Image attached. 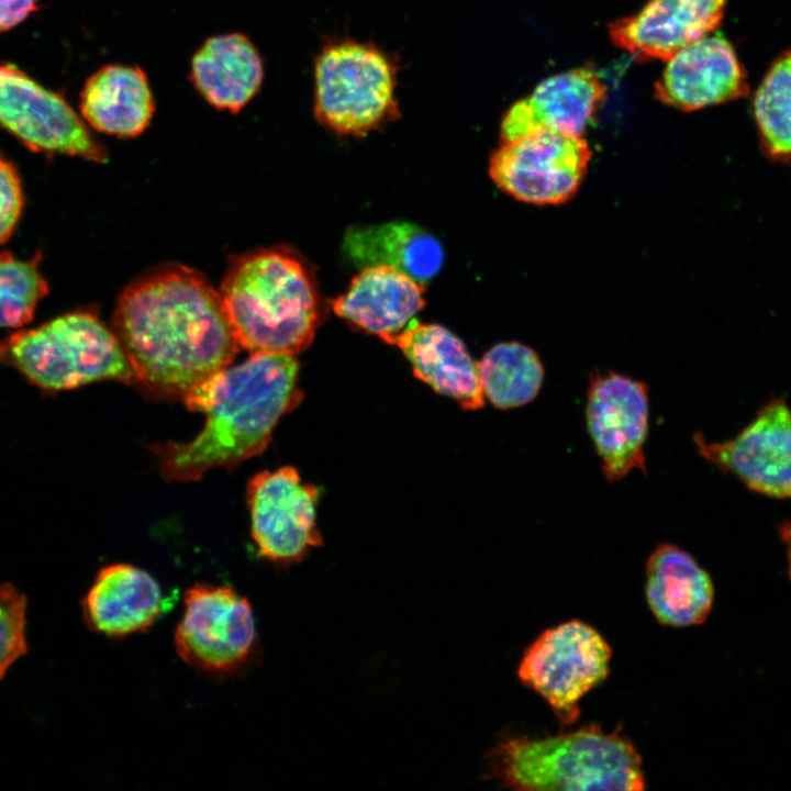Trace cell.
Wrapping results in <instances>:
<instances>
[{
    "label": "cell",
    "instance_id": "1",
    "mask_svg": "<svg viewBox=\"0 0 791 791\" xmlns=\"http://www.w3.org/2000/svg\"><path fill=\"white\" fill-rule=\"evenodd\" d=\"M111 330L134 382L159 398H180L230 366L239 344L221 296L198 271L171 265L132 282Z\"/></svg>",
    "mask_w": 791,
    "mask_h": 791
},
{
    "label": "cell",
    "instance_id": "5",
    "mask_svg": "<svg viewBox=\"0 0 791 791\" xmlns=\"http://www.w3.org/2000/svg\"><path fill=\"white\" fill-rule=\"evenodd\" d=\"M0 363L47 391L99 380L134 382L115 334L88 310L70 312L8 336L0 342Z\"/></svg>",
    "mask_w": 791,
    "mask_h": 791
},
{
    "label": "cell",
    "instance_id": "12",
    "mask_svg": "<svg viewBox=\"0 0 791 791\" xmlns=\"http://www.w3.org/2000/svg\"><path fill=\"white\" fill-rule=\"evenodd\" d=\"M252 536L264 558L290 565L323 541L316 527L319 489L290 466L256 474L247 484Z\"/></svg>",
    "mask_w": 791,
    "mask_h": 791
},
{
    "label": "cell",
    "instance_id": "9",
    "mask_svg": "<svg viewBox=\"0 0 791 791\" xmlns=\"http://www.w3.org/2000/svg\"><path fill=\"white\" fill-rule=\"evenodd\" d=\"M590 157L581 135L542 130L502 142L491 156L489 172L517 200L557 204L577 192Z\"/></svg>",
    "mask_w": 791,
    "mask_h": 791
},
{
    "label": "cell",
    "instance_id": "4",
    "mask_svg": "<svg viewBox=\"0 0 791 791\" xmlns=\"http://www.w3.org/2000/svg\"><path fill=\"white\" fill-rule=\"evenodd\" d=\"M486 779L513 790H643L642 758L599 725L544 737L503 736L486 755Z\"/></svg>",
    "mask_w": 791,
    "mask_h": 791
},
{
    "label": "cell",
    "instance_id": "7",
    "mask_svg": "<svg viewBox=\"0 0 791 791\" xmlns=\"http://www.w3.org/2000/svg\"><path fill=\"white\" fill-rule=\"evenodd\" d=\"M612 649L591 625L571 620L544 631L524 651L517 677L553 709L561 724L580 714L579 701L609 675Z\"/></svg>",
    "mask_w": 791,
    "mask_h": 791
},
{
    "label": "cell",
    "instance_id": "22",
    "mask_svg": "<svg viewBox=\"0 0 791 791\" xmlns=\"http://www.w3.org/2000/svg\"><path fill=\"white\" fill-rule=\"evenodd\" d=\"M79 107L83 120L93 129L118 137H134L148 127L155 98L141 67L107 64L86 80Z\"/></svg>",
    "mask_w": 791,
    "mask_h": 791
},
{
    "label": "cell",
    "instance_id": "28",
    "mask_svg": "<svg viewBox=\"0 0 791 791\" xmlns=\"http://www.w3.org/2000/svg\"><path fill=\"white\" fill-rule=\"evenodd\" d=\"M23 209L20 177L11 163L0 156V244L14 231Z\"/></svg>",
    "mask_w": 791,
    "mask_h": 791
},
{
    "label": "cell",
    "instance_id": "3",
    "mask_svg": "<svg viewBox=\"0 0 791 791\" xmlns=\"http://www.w3.org/2000/svg\"><path fill=\"white\" fill-rule=\"evenodd\" d=\"M241 347L252 354L303 352L317 324V293L298 255L282 247L235 258L219 291Z\"/></svg>",
    "mask_w": 791,
    "mask_h": 791
},
{
    "label": "cell",
    "instance_id": "29",
    "mask_svg": "<svg viewBox=\"0 0 791 791\" xmlns=\"http://www.w3.org/2000/svg\"><path fill=\"white\" fill-rule=\"evenodd\" d=\"M40 0H0V33L24 21L37 9Z\"/></svg>",
    "mask_w": 791,
    "mask_h": 791
},
{
    "label": "cell",
    "instance_id": "30",
    "mask_svg": "<svg viewBox=\"0 0 791 791\" xmlns=\"http://www.w3.org/2000/svg\"><path fill=\"white\" fill-rule=\"evenodd\" d=\"M783 535H784L786 543L788 545V555H789L790 575H791V526L784 528Z\"/></svg>",
    "mask_w": 791,
    "mask_h": 791
},
{
    "label": "cell",
    "instance_id": "17",
    "mask_svg": "<svg viewBox=\"0 0 791 791\" xmlns=\"http://www.w3.org/2000/svg\"><path fill=\"white\" fill-rule=\"evenodd\" d=\"M422 283L387 266L364 267L346 292L333 303L334 312L388 344L415 320L424 308Z\"/></svg>",
    "mask_w": 791,
    "mask_h": 791
},
{
    "label": "cell",
    "instance_id": "18",
    "mask_svg": "<svg viewBox=\"0 0 791 791\" xmlns=\"http://www.w3.org/2000/svg\"><path fill=\"white\" fill-rule=\"evenodd\" d=\"M163 591L147 571L130 564L102 568L82 601L87 625L109 637L147 631L163 608Z\"/></svg>",
    "mask_w": 791,
    "mask_h": 791
},
{
    "label": "cell",
    "instance_id": "8",
    "mask_svg": "<svg viewBox=\"0 0 791 791\" xmlns=\"http://www.w3.org/2000/svg\"><path fill=\"white\" fill-rule=\"evenodd\" d=\"M185 610L175 631L178 656L215 676L245 669L258 650L248 600L229 586L194 584L183 597Z\"/></svg>",
    "mask_w": 791,
    "mask_h": 791
},
{
    "label": "cell",
    "instance_id": "23",
    "mask_svg": "<svg viewBox=\"0 0 791 791\" xmlns=\"http://www.w3.org/2000/svg\"><path fill=\"white\" fill-rule=\"evenodd\" d=\"M343 250L356 266H391L422 285L433 279L444 263L441 243L408 222L353 226L344 235Z\"/></svg>",
    "mask_w": 791,
    "mask_h": 791
},
{
    "label": "cell",
    "instance_id": "25",
    "mask_svg": "<svg viewBox=\"0 0 791 791\" xmlns=\"http://www.w3.org/2000/svg\"><path fill=\"white\" fill-rule=\"evenodd\" d=\"M755 114L769 152L791 157V52L773 65L759 87Z\"/></svg>",
    "mask_w": 791,
    "mask_h": 791
},
{
    "label": "cell",
    "instance_id": "19",
    "mask_svg": "<svg viewBox=\"0 0 791 791\" xmlns=\"http://www.w3.org/2000/svg\"><path fill=\"white\" fill-rule=\"evenodd\" d=\"M265 77L260 52L238 32L207 38L190 62L189 80L218 110L239 112L259 92Z\"/></svg>",
    "mask_w": 791,
    "mask_h": 791
},
{
    "label": "cell",
    "instance_id": "6",
    "mask_svg": "<svg viewBox=\"0 0 791 791\" xmlns=\"http://www.w3.org/2000/svg\"><path fill=\"white\" fill-rule=\"evenodd\" d=\"M398 62L378 46L355 40L326 43L314 63L316 120L342 135L363 136L400 114Z\"/></svg>",
    "mask_w": 791,
    "mask_h": 791
},
{
    "label": "cell",
    "instance_id": "27",
    "mask_svg": "<svg viewBox=\"0 0 791 791\" xmlns=\"http://www.w3.org/2000/svg\"><path fill=\"white\" fill-rule=\"evenodd\" d=\"M25 595L10 583L0 584V680L26 651Z\"/></svg>",
    "mask_w": 791,
    "mask_h": 791
},
{
    "label": "cell",
    "instance_id": "11",
    "mask_svg": "<svg viewBox=\"0 0 791 791\" xmlns=\"http://www.w3.org/2000/svg\"><path fill=\"white\" fill-rule=\"evenodd\" d=\"M586 424L609 482L636 469L646 474L649 399L645 382L611 370L592 372Z\"/></svg>",
    "mask_w": 791,
    "mask_h": 791
},
{
    "label": "cell",
    "instance_id": "21",
    "mask_svg": "<svg viewBox=\"0 0 791 791\" xmlns=\"http://www.w3.org/2000/svg\"><path fill=\"white\" fill-rule=\"evenodd\" d=\"M646 601L664 625L701 624L713 603V584L695 559L675 544H659L646 561Z\"/></svg>",
    "mask_w": 791,
    "mask_h": 791
},
{
    "label": "cell",
    "instance_id": "13",
    "mask_svg": "<svg viewBox=\"0 0 791 791\" xmlns=\"http://www.w3.org/2000/svg\"><path fill=\"white\" fill-rule=\"evenodd\" d=\"M699 453L737 475L750 488L775 497H791V411L777 401L736 437L710 443L694 435Z\"/></svg>",
    "mask_w": 791,
    "mask_h": 791
},
{
    "label": "cell",
    "instance_id": "20",
    "mask_svg": "<svg viewBox=\"0 0 791 791\" xmlns=\"http://www.w3.org/2000/svg\"><path fill=\"white\" fill-rule=\"evenodd\" d=\"M414 375L437 392L452 397L469 410L483 405L478 365L464 343L438 324L416 319L396 338Z\"/></svg>",
    "mask_w": 791,
    "mask_h": 791
},
{
    "label": "cell",
    "instance_id": "15",
    "mask_svg": "<svg viewBox=\"0 0 791 791\" xmlns=\"http://www.w3.org/2000/svg\"><path fill=\"white\" fill-rule=\"evenodd\" d=\"M605 92L590 67L548 77L506 111L501 121L502 142L542 130L581 135Z\"/></svg>",
    "mask_w": 791,
    "mask_h": 791
},
{
    "label": "cell",
    "instance_id": "24",
    "mask_svg": "<svg viewBox=\"0 0 791 791\" xmlns=\"http://www.w3.org/2000/svg\"><path fill=\"white\" fill-rule=\"evenodd\" d=\"M483 394L499 409H513L539 393L545 369L537 353L519 342L492 346L477 363Z\"/></svg>",
    "mask_w": 791,
    "mask_h": 791
},
{
    "label": "cell",
    "instance_id": "26",
    "mask_svg": "<svg viewBox=\"0 0 791 791\" xmlns=\"http://www.w3.org/2000/svg\"><path fill=\"white\" fill-rule=\"evenodd\" d=\"M40 256L21 260L10 253L0 254V327L29 323L38 302L48 293L42 276Z\"/></svg>",
    "mask_w": 791,
    "mask_h": 791
},
{
    "label": "cell",
    "instance_id": "16",
    "mask_svg": "<svg viewBox=\"0 0 791 791\" xmlns=\"http://www.w3.org/2000/svg\"><path fill=\"white\" fill-rule=\"evenodd\" d=\"M655 83V97L684 111L698 110L742 96L743 69L731 44L722 36H705L667 60Z\"/></svg>",
    "mask_w": 791,
    "mask_h": 791
},
{
    "label": "cell",
    "instance_id": "10",
    "mask_svg": "<svg viewBox=\"0 0 791 791\" xmlns=\"http://www.w3.org/2000/svg\"><path fill=\"white\" fill-rule=\"evenodd\" d=\"M0 125L35 152L108 159L105 148L59 93L15 66L0 65Z\"/></svg>",
    "mask_w": 791,
    "mask_h": 791
},
{
    "label": "cell",
    "instance_id": "14",
    "mask_svg": "<svg viewBox=\"0 0 791 791\" xmlns=\"http://www.w3.org/2000/svg\"><path fill=\"white\" fill-rule=\"evenodd\" d=\"M726 0H649L634 15L609 23L613 44L637 59L668 60L720 23Z\"/></svg>",
    "mask_w": 791,
    "mask_h": 791
},
{
    "label": "cell",
    "instance_id": "2",
    "mask_svg": "<svg viewBox=\"0 0 791 791\" xmlns=\"http://www.w3.org/2000/svg\"><path fill=\"white\" fill-rule=\"evenodd\" d=\"M293 355L255 353L215 372L185 397L189 410L207 415L187 443L152 447L168 481H193L214 468L230 469L259 455L280 417L302 399Z\"/></svg>",
    "mask_w": 791,
    "mask_h": 791
}]
</instances>
